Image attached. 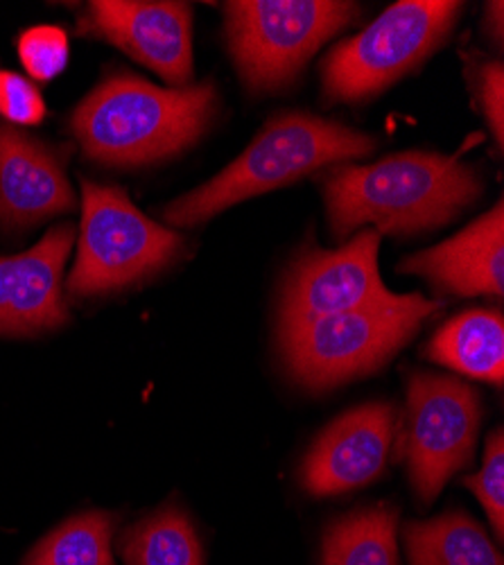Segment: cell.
Returning a JSON list of instances; mask_svg holds the SVG:
<instances>
[{
    "instance_id": "6da1fadb",
    "label": "cell",
    "mask_w": 504,
    "mask_h": 565,
    "mask_svg": "<svg viewBox=\"0 0 504 565\" xmlns=\"http://www.w3.org/2000/svg\"><path fill=\"white\" fill-rule=\"evenodd\" d=\"M482 193L480 174L454 157L407 152L374 166H342L324 177L326 211L337 238L362 224L378 233L443 226Z\"/></svg>"
},
{
    "instance_id": "7a4b0ae2",
    "label": "cell",
    "mask_w": 504,
    "mask_h": 565,
    "mask_svg": "<svg viewBox=\"0 0 504 565\" xmlns=\"http://www.w3.org/2000/svg\"><path fill=\"white\" fill-rule=\"evenodd\" d=\"M215 109L213 82L159 88L133 75H111L79 103L71 129L88 159L133 168L191 148Z\"/></svg>"
},
{
    "instance_id": "3957f363",
    "label": "cell",
    "mask_w": 504,
    "mask_h": 565,
    "mask_svg": "<svg viewBox=\"0 0 504 565\" xmlns=\"http://www.w3.org/2000/svg\"><path fill=\"white\" fill-rule=\"evenodd\" d=\"M374 148L376 140L369 134L340 122L310 114H281L232 166L168 204L161 217L172 226H195L236 202L292 183L312 170L366 157Z\"/></svg>"
},
{
    "instance_id": "277c9868",
    "label": "cell",
    "mask_w": 504,
    "mask_h": 565,
    "mask_svg": "<svg viewBox=\"0 0 504 565\" xmlns=\"http://www.w3.org/2000/svg\"><path fill=\"white\" fill-rule=\"evenodd\" d=\"M439 308L419 295H396L385 303L281 323V351L301 385L335 387L383 366Z\"/></svg>"
},
{
    "instance_id": "5b68a950",
    "label": "cell",
    "mask_w": 504,
    "mask_h": 565,
    "mask_svg": "<svg viewBox=\"0 0 504 565\" xmlns=\"http://www.w3.org/2000/svg\"><path fill=\"white\" fill-rule=\"evenodd\" d=\"M181 247V235L143 215L120 185L82 181V226L68 295L100 297L133 286L170 265Z\"/></svg>"
},
{
    "instance_id": "8992f818",
    "label": "cell",
    "mask_w": 504,
    "mask_h": 565,
    "mask_svg": "<svg viewBox=\"0 0 504 565\" xmlns=\"http://www.w3.org/2000/svg\"><path fill=\"white\" fill-rule=\"evenodd\" d=\"M462 3L403 0L357 36L340 43L322 66L324 100L360 103L376 96L430 57L460 19Z\"/></svg>"
},
{
    "instance_id": "52a82bcc",
    "label": "cell",
    "mask_w": 504,
    "mask_h": 565,
    "mask_svg": "<svg viewBox=\"0 0 504 565\" xmlns=\"http://www.w3.org/2000/svg\"><path fill=\"white\" fill-rule=\"evenodd\" d=\"M355 17L357 6L335 0H238L226 6V39L245 82L271 90Z\"/></svg>"
},
{
    "instance_id": "ba28073f",
    "label": "cell",
    "mask_w": 504,
    "mask_h": 565,
    "mask_svg": "<svg viewBox=\"0 0 504 565\" xmlns=\"http://www.w3.org/2000/svg\"><path fill=\"white\" fill-rule=\"evenodd\" d=\"M480 418V396L469 385L430 373L409 381L405 459L411 487L423 502H432L469 463Z\"/></svg>"
},
{
    "instance_id": "9c48e42d",
    "label": "cell",
    "mask_w": 504,
    "mask_h": 565,
    "mask_svg": "<svg viewBox=\"0 0 504 565\" xmlns=\"http://www.w3.org/2000/svg\"><path fill=\"white\" fill-rule=\"evenodd\" d=\"M380 233L364 228L337 252H308L290 269L283 297L281 323L305 321L364 306L392 301L378 271Z\"/></svg>"
},
{
    "instance_id": "30bf717a",
    "label": "cell",
    "mask_w": 504,
    "mask_h": 565,
    "mask_svg": "<svg viewBox=\"0 0 504 565\" xmlns=\"http://www.w3.org/2000/svg\"><path fill=\"white\" fill-rule=\"evenodd\" d=\"M79 32L114 43L176 88L193 79V10L186 3L96 0Z\"/></svg>"
},
{
    "instance_id": "8fae6325",
    "label": "cell",
    "mask_w": 504,
    "mask_h": 565,
    "mask_svg": "<svg viewBox=\"0 0 504 565\" xmlns=\"http://www.w3.org/2000/svg\"><path fill=\"white\" fill-rule=\"evenodd\" d=\"M396 412L387 403L362 405L340 416L310 448L301 482L312 495H337L374 482L389 459Z\"/></svg>"
},
{
    "instance_id": "7c38bea8",
    "label": "cell",
    "mask_w": 504,
    "mask_h": 565,
    "mask_svg": "<svg viewBox=\"0 0 504 565\" xmlns=\"http://www.w3.org/2000/svg\"><path fill=\"white\" fill-rule=\"evenodd\" d=\"M73 243L75 228L60 224L30 252L0 258V333L32 335L68 319L62 282Z\"/></svg>"
},
{
    "instance_id": "4fadbf2b",
    "label": "cell",
    "mask_w": 504,
    "mask_h": 565,
    "mask_svg": "<svg viewBox=\"0 0 504 565\" xmlns=\"http://www.w3.org/2000/svg\"><path fill=\"white\" fill-rule=\"evenodd\" d=\"M73 206L64 157L19 129L0 125V224L30 228Z\"/></svg>"
},
{
    "instance_id": "5bb4252c",
    "label": "cell",
    "mask_w": 504,
    "mask_h": 565,
    "mask_svg": "<svg viewBox=\"0 0 504 565\" xmlns=\"http://www.w3.org/2000/svg\"><path fill=\"white\" fill-rule=\"evenodd\" d=\"M400 271L421 274L441 290L475 297L504 292V209L502 202L439 247L407 258Z\"/></svg>"
},
{
    "instance_id": "9a60e30c",
    "label": "cell",
    "mask_w": 504,
    "mask_h": 565,
    "mask_svg": "<svg viewBox=\"0 0 504 565\" xmlns=\"http://www.w3.org/2000/svg\"><path fill=\"white\" fill-rule=\"evenodd\" d=\"M426 355L500 387L504 381V319L497 310L462 312L439 328Z\"/></svg>"
},
{
    "instance_id": "2e32d148",
    "label": "cell",
    "mask_w": 504,
    "mask_h": 565,
    "mask_svg": "<svg viewBox=\"0 0 504 565\" xmlns=\"http://www.w3.org/2000/svg\"><path fill=\"white\" fill-rule=\"evenodd\" d=\"M405 545L411 565H504L486 532L462 511L409 523Z\"/></svg>"
},
{
    "instance_id": "e0dca14e",
    "label": "cell",
    "mask_w": 504,
    "mask_h": 565,
    "mask_svg": "<svg viewBox=\"0 0 504 565\" xmlns=\"http://www.w3.org/2000/svg\"><path fill=\"white\" fill-rule=\"evenodd\" d=\"M396 521L387 504L340 518L324 536V565H398Z\"/></svg>"
},
{
    "instance_id": "ac0fdd59",
    "label": "cell",
    "mask_w": 504,
    "mask_h": 565,
    "mask_svg": "<svg viewBox=\"0 0 504 565\" xmlns=\"http://www.w3.org/2000/svg\"><path fill=\"white\" fill-rule=\"evenodd\" d=\"M127 565H204L202 543L189 515L163 507L131 525L120 539Z\"/></svg>"
},
{
    "instance_id": "d6986e66",
    "label": "cell",
    "mask_w": 504,
    "mask_h": 565,
    "mask_svg": "<svg viewBox=\"0 0 504 565\" xmlns=\"http://www.w3.org/2000/svg\"><path fill=\"white\" fill-rule=\"evenodd\" d=\"M116 518L107 511H86L53 530L25 556L23 565H116L111 536Z\"/></svg>"
},
{
    "instance_id": "ffe728a7",
    "label": "cell",
    "mask_w": 504,
    "mask_h": 565,
    "mask_svg": "<svg viewBox=\"0 0 504 565\" xmlns=\"http://www.w3.org/2000/svg\"><path fill=\"white\" fill-rule=\"evenodd\" d=\"M19 57L36 82H51L68 62V36L55 25H34L19 39Z\"/></svg>"
},
{
    "instance_id": "44dd1931",
    "label": "cell",
    "mask_w": 504,
    "mask_h": 565,
    "mask_svg": "<svg viewBox=\"0 0 504 565\" xmlns=\"http://www.w3.org/2000/svg\"><path fill=\"white\" fill-rule=\"evenodd\" d=\"M467 487L478 495L482 502L489 521L502 539L504 534V435L502 428H497L484 450V463L480 468V473L473 478H467Z\"/></svg>"
},
{
    "instance_id": "7402d4cb",
    "label": "cell",
    "mask_w": 504,
    "mask_h": 565,
    "mask_svg": "<svg viewBox=\"0 0 504 565\" xmlns=\"http://www.w3.org/2000/svg\"><path fill=\"white\" fill-rule=\"evenodd\" d=\"M0 116L19 125H39L45 103L39 88L12 71H0Z\"/></svg>"
},
{
    "instance_id": "603a6c76",
    "label": "cell",
    "mask_w": 504,
    "mask_h": 565,
    "mask_svg": "<svg viewBox=\"0 0 504 565\" xmlns=\"http://www.w3.org/2000/svg\"><path fill=\"white\" fill-rule=\"evenodd\" d=\"M504 71L500 62L486 64L480 73V103L484 109V116L493 129V136L497 140V146L502 148V131H504Z\"/></svg>"
},
{
    "instance_id": "cb8c5ba5",
    "label": "cell",
    "mask_w": 504,
    "mask_h": 565,
    "mask_svg": "<svg viewBox=\"0 0 504 565\" xmlns=\"http://www.w3.org/2000/svg\"><path fill=\"white\" fill-rule=\"evenodd\" d=\"M493 30H495V39L502 41V3H493Z\"/></svg>"
}]
</instances>
